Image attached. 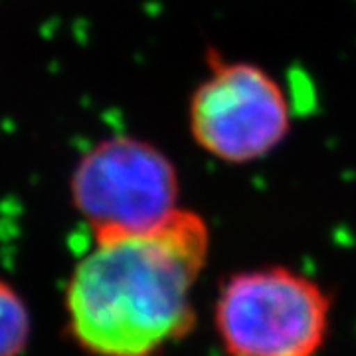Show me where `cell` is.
Instances as JSON below:
<instances>
[{
	"label": "cell",
	"mask_w": 356,
	"mask_h": 356,
	"mask_svg": "<svg viewBox=\"0 0 356 356\" xmlns=\"http://www.w3.org/2000/svg\"><path fill=\"white\" fill-rule=\"evenodd\" d=\"M210 228L178 208L156 228L93 240L65 285L67 329L91 356H163L196 327Z\"/></svg>",
	"instance_id": "6da1fadb"
},
{
	"label": "cell",
	"mask_w": 356,
	"mask_h": 356,
	"mask_svg": "<svg viewBox=\"0 0 356 356\" xmlns=\"http://www.w3.org/2000/svg\"><path fill=\"white\" fill-rule=\"evenodd\" d=\"M332 303L318 281L285 266L242 269L220 283L212 318L228 356H317Z\"/></svg>",
	"instance_id": "7a4b0ae2"
},
{
	"label": "cell",
	"mask_w": 356,
	"mask_h": 356,
	"mask_svg": "<svg viewBox=\"0 0 356 356\" xmlns=\"http://www.w3.org/2000/svg\"><path fill=\"white\" fill-rule=\"evenodd\" d=\"M188 125L204 153L248 165L285 140L291 111L281 83L264 67L220 60L192 91Z\"/></svg>",
	"instance_id": "277c9868"
},
{
	"label": "cell",
	"mask_w": 356,
	"mask_h": 356,
	"mask_svg": "<svg viewBox=\"0 0 356 356\" xmlns=\"http://www.w3.org/2000/svg\"><path fill=\"white\" fill-rule=\"evenodd\" d=\"M70 196L93 240L143 234L178 208L175 163L149 140L117 135L81 154L70 178Z\"/></svg>",
	"instance_id": "3957f363"
},
{
	"label": "cell",
	"mask_w": 356,
	"mask_h": 356,
	"mask_svg": "<svg viewBox=\"0 0 356 356\" xmlns=\"http://www.w3.org/2000/svg\"><path fill=\"white\" fill-rule=\"evenodd\" d=\"M32 321L20 293L0 280V356H20L30 341Z\"/></svg>",
	"instance_id": "5b68a950"
}]
</instances>
